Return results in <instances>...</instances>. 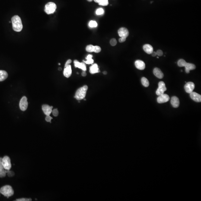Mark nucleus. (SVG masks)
<instances>
[{
    "instance_id": "nucleus-3",
    "label": "nucleus",
    "mask_w": 201,
    "mask_h": 201,
    "mask_svg": "<svg viewBox=\"0 0 201 201\" xmlns=\"http://www.w3.org/2000/svg\"><path fill=\"white\" fill-rule=\"evenodd\" d=\"M0 193L7 198L12 196L14 194V191L12 188L9 185H6L1 187L0 189Z\"/></svg>"
},
{
    "instance_id": "nucleus-17",
    "label": "nucleus",
    "mask_w": 201,
    "mask_h": 201,
    "mask_svg": "<svg viewBox=\"0 0 201 201\" xmlns=\"http://www.w3.org/2000/svg\"><path fill=\"white\" fill-rule=\"evenodd\" d=\"M171 104L173 107L178 108L180 105V101L179 98L176 96L172 97L171 101Z\"/></svg>"
},
{
    "instance_id": "nucleus-19",
    "label": "nucleus",
    "mask_w": 201,
    "mask_h": 201,
    "mask_svg": "<svg viewBox=\"0 0 201 201\" xmlns=\"http://www.w3.org/2000/svg\"><path fill=\"white\" fill-rule=\"evenodd\" d=\"M143 49L144 51L148 54H151L153 51L152 46L149 44H146L143 46Z\"/></svg>"
},
{
    "instance_id": "nucleus-40",
    "label": "nucleus",
    "mask_w": 201,
    "mask_h": 201,
    "mask_svg": "<svg viewBox=\"0 0 201 201\" xmlns=\"http://www.w3.org/2000/svg\"><path fill=\"white\" fill-rule=\"evenodd\" d=\"M82 76H86V73L85 72V71H83V72H82Z\"/></svg>"
},
{
    "instance_id": "nucleus-22",
    "label": "nucleus",
    "mask_w": 201,
    "mask_h": 201,
    "mask_svg": "<svg viewBox=\"0 0 201 201\" xmlns=\"http://www.w3.org/2000/svg\"><path fill=\"white\" fill-rule=\"evenodd\" d=\"M7 77L8 74L6 71L0 70V82L5 80Z\"/></svg>"
},
{
    "instance_id": "nucleus-10",
    "label": "nucleus",
    "mask_w": 201,
    "mask_h": 201,
    "mask_svg": "<svg viewBox=\"0 0 201 201\" xmlns=\"http://www.w3.org/2000/svg\"><path fill=\"white\" fill-rule=\"evenodd\" d=\"M170 98L169 95L166 94H163L159 95L157 98V102L160 104L165 103L167 102L170 100Z\"/></svg>"
},
{
    "instance_id": "nucleus-27",
    "label": "nucleus",
    "mask_w": 201,
    "mask_h": 201,
    "mask_svg": "<svg viewBox=\"0 0 201 201\" xmlns=\"http://www.w3.org/2000/svg\"><path fill=\"white\" fill-rule=\"evenodd\" d=\"M98 24L97 22L94 20H91L89 23V26L91 28H94L97 26Z\"/></svg>"
},
{
    "instance_id": "nucleus-21",
    "label": "nucleus",
    "mask_w": 201,
    "mask_h": 201,
    "mask_svg": "<svg viewBox=\"0 0 201 201\" xmlns=\"http://www.w3.org/2000/svg\"><path fill=\"white\" fill-rule=\"evenodd\" d=\"M2 158H0V178H3L6 176L5 169L4 168L2 164Z\"/></svg>"
},
{
    "instance_id": "nucleus-14",
    "label": "nucleus",
    "mask_w": 201,
    "mask_h": 201,
    "mask_svg": "<svg viewBox=\"0 0 201 201\" xmlns=\"http://www.w3.org/2000/svg\"><path fill=\"white\" fill-rule=\"evenodd\" d=\"M74 65L75 67H78L81 69L83 71L85 72L86 70V67L85 64L84 63H80L77 60H74Z\"/></svg>"
},
{
    "instance_id": "nucleus-42",
    "label": "nucleus",
    "mask_w": 201,
    "mask_h": 201,
    "mask_svg": "<svg viewBox=\"0 0 201 201\" xmlns=\"http://www.w3.org/2000/svg\"><path fill=\"white\" fill-rule=\"evenodd\" d=\"M103 74H104V75H106L107 74V72L104 71V72H103Z\"/></svg>"
},
{
    "instance_id": "nucleus-6",
    "label": "nucleus",
    "mask_w": 201,
    "mask_h": 201,
    "mask_svg": "<svg viewBox=\"0 0 201 201\" xmlns=\"http://www.w3.org/2000/svg\"><path fill=\"white\" fill-rule=\"evenodd\" d=\"M167 90V88L165 83L163 81H160L158 83V88L156 91V94L158 96L163 94Z\"/></svg>"
},
{
    "instance_id": "nucleus-30",
    "label": "nucleus",
    "mask_w": 201,
    "mask_h": 201,
    "mask_svg": "<svg viewBox=\"0 0 201 201\" xmlns=\"http://www.w3.org/2000/svg\"><path fill=\"white\" fill-rule=\"evenodd\" d=\"M6 173H7V176L9 177H12L14 176V172L12 171H10V170H5Z\"/></svg>"
},
{
    "instance_id": "nucleus-35",
    "label": "nucleus",
    "mask_w": 201,
    "mask_h": 201,
    "mask_svg": "<svg viewBox=\"0 0 201 201\" xmlns=\"http://www.w3.org/2000/svg\"><path fill=\"white\" fill-rule=\"evenodd\" d=\"M157 55L159 56H161L163 55V52L161 50H159L157 51Z\"/></svg>"
},
{
    "instance_id": "nucleus-33",
    "label": "nucleus",
    "mask_w": 201,
    "mask_h": 201,
    "mask_svg": "<svg viewBox=\"0 0 201 201\" xmlns=\"http://www.w3.org/2000/svg\"><path fill=\"white\" fill-rule=\"evenodd\" d=\"M52 113L54 116L57 117L59 115V111L57 109H55L52 110Z\"/></svg>"
},
{
    "instance_id": "nucleus-31",
    "label": "nucleus",
    "mask_w": 201,
    "mask_h": 201,
    "mask_svg": "<svg viewBox=\"0 0 201 201\" xmlns=\"http://www.w3.org/2000/svg\"><path fill=\"white\" fill-rule=\"evenodd\" d=\"M110 44L111 45L113 46H114L116 45L117 44L116 40L115 38H112L110 41Z\"/></svg>"
},
{
    "instance_id": "nucleus-15",
    "label": "nucleus",
    "mask_w": 201,
    "mask_h": 201,
    "mask_svg": "<svg viewBox=\"0 0 201 201\" xmlns=\"http://www.w3.org/2000/svg\"><path fill=\"white\" fill-rule=\"evenodd\" d=\"M136 67L140 70H143L145 68V64L143 61L137 60L135 62Z\"/></svg>"
},
{
    "instance_id": "nucleus-41",
    "label": "nucleus",
    "mask_w": 201,
    "mask_h": 201,
    "mask_svg": "<svg viewBox=\"0 0 201 201\" xmlns=\"http://www.w3.org/2000/svg\"><path fill=\"white\" fill-rule=\"evenodd\" d=\"M94 0V1L95 2L98 3L101 0Z\"/></svg>"
},
{
    "instance_id": "nucleus-18",
    "label": "nucleus",
    "mask_w": 201,
    "mask_h": 201,
    "mask_svg": "<svg viewBox=\"0 0 201 201\" xmlns=\"http://www.w3.org/2000/svg\"><path fill=\"white\" fill-rule=\"evenodd\" d=\"M184 67H185V71L187 73H189L190 70H193L196 68L195 64L191 63H187Z\"/></svg>"
},
{
    "instance_id": "nucleus-36",
    "label": "nucleus",
    "mask_w": 201,
    "mask_h": 201,
    "mask_svg": "<svg viewBox=\"0 0 201 201\" xmlns=\"http://www.w3.org/2000/svg\"><path fill=\"white\" fill-rule=\"evenodd\" d=\"M32 200L30 199L22 198L20 199H16V201H31Z\"/></svg>"
},
{
    "instance_id": "nucleus-4",
    "label": "nucleus",
    "mask_w": 201,
    "mask_h": 201,
    "mask_svg": "<svg viewBox=\"0 0 201 201\" xmlns=\"http://www.w3.org/2000/svg\"><path fill=\"white\" fill-rule=\"evenodd\" d=\"M57 8V6L55 3L53 2H49L45 4L44 11L47 14H51L55 12Z\"/></svg>"
},
{
    "instance_id": "nucleus-7",
    "label": "nucleus",
    "mask_w": 201,
    "mask_h": 201,
    "mask_svg": "<svg viewBox=\"0 0 201 201\" xmlns=\"http://www.w3.org/2000/svg\"><path fill=\"white\" fill-rule=\"evenodd\" d=\"M28 106V102L27 98L26 97L24 96L23 97L19 102V107L21 110L25 111L27 109Z\"/></svg>"
},
{
    "instance_id": "nucleus-26",
    "label": "nucleus",
    "mask_w": 201,
    "mask_h": 201,
    "mask_svg": "<svg viewBox=\"0 0 201 201\" xmlns=\"http://www.w3.org/2000/svg\"><path fill=\"white\" fill-rule=\"evenodd\" d=\"M94 46L92 45H89L86 46V50L87 52H94Z\"/></svg>"
},
{
    "instance_id": "nucleus-1",
    "label": "nucleus",
    "mask_w": 201,
    "mask_h": 201,
    "mask_svg": "<svg viewBox=\"0 0 201 201\" xmlns=\"http://www.w3.org/2000/svg\"><path fill=\"white\" fill-rule=\"evenodd\" d=\"M13 29L15 31L20 32L22 29L23 25L20 17L18 15H15L11 19Z\"/></svg>"
},
{
    "instance_id": "nucleus-8",
    "label": "nucleus",
    "mask_w": 201,
    "mask_h": 201,
    "mask_svg": "<svg viewBox=\"0 0 201 201\" xmlns=\"http://www.w3.org/2000/svg\"><path fill=\"white\" fill-rule=\"evenodd\" d=\"M195 88V85L193 82H188L184 86L185 91L187 93L190 94L193 92Z\"/></svg>"
},
{
    "instance_id": "nucleus-34",
    "label": "nucleus",
    "mask_w": 201,
    "mask_h": 201,
    "mask_svg": "<svg viewBox=\"0 0 201 201\" xmlns=\"http://www.w3.org/2000/svg\"><path fill=\"white\" fill-rule=\"evenodd\" d=\"M52 119H53V118L51 117L50 116H47L45 117V119L46 121H47V122L51 123V120Z\"/></svg>"
},
{
    "instance_id": "nucleus-9",
    "label": "nucleus",
    "mask_w": 201,
    "mask_h": 201,
    "mask_svg": "<svg viewBox=\"0 0 201 201\" xmlns=\"http://www.w3.org/2000/svg\"><path fill=\"white\" fill-rule=\"evenodd\" d=\"M118 34L120 37L126 38L129 35V32L126 28L124 27L121 28L118 30Z\"/></svg>"
},
{
    "instance_id": "nucleus-38",
    "label": "nucleus",
    "mask_w": 201,
    "mask_h": 201,
    "mask_svg": "<svg viewBox=\"0 0 201 201\" xmlns=\"http://www.w3.org/2000/svg\"><path fill=\"white\" fill-rule=\"evenodd\" d=\"M126 40V38H125L121 37L119 39V41L120 42H125Z\"/></svg>"
},
{
    "instance_id": "nucleus-43",
    "label": "nucleus",
    "mask_w": 201,
    "mask_h": 201,
    "mask_svg": "<svg viewBox=\"0 0 201 201\" xmlns=\"http://www.w3.org/2000/svg\"><path fill=\"white\" fill-rule=\"evenodd\" d=\"M88 1H89V2H91V1H92L93 0H87Z\"/></svg>"
},
{
    "instance_id": "nucleus-2",
    "label": "nucleus",
    "mask_w": 201,
    "mask_h": 201,
    "mask_svg": "<svg viewBox=\"0 0 201 201\" xmlns=\"http://www.w3.org/2000/svg\"><path fill=\"white\" fill-rule=\"evenodd\" d=\"M88 89V87L87 85H84L79 88L76 92L75 98L79 101L84 99L86 95Z\"/></svg>"
},
{
    "instance_id": "nucleus-13",
    "label": "nucleus",
    "mask_w": 201,
    "mask_h": 201,
    "mask_svg": "<svg viewBox=\"0 0 201 201\" xmlns=\"http://www.w3.org/2000/svg\"><path fill=\"white\" fill-rule=\"evenodd\" d=\"M72 68L70 65H69L66 67H64L63 71V75L66 78H69L72 74Z\"/></svg>"
},
{
    "instance_id": "nucleus-39",
    "label": "nucleus",
    "mask_w": 201,
    "mask_h": 201,
    "mask_svg": "<svg viewBox=\"0 0 201 201\" xmlns=\"http://www.w3.org/2000/svg\"><path fill=\"white\" fill-rule=\"evenodd\" d=\"M151 54H152V56L153 57L156 56L157 55V53H156V52H155V51H153Z\"/></svg>"
},
{
    "instance_id": "nucleus-29",
    "label": "nucleus",
    "mask_w": 201,
    "mask_h": 201,
    "mask_svg": "<svg viewBox=\"0 0 201 201\" xmlns=\"http://www.w3.org/2000/svg\"><path fill=\"white\" fill-rule=\"evenodd\" d=\"M104 10L102 8H98L96 10V13L97 15H100L103 14L104 13Z\"/></svg>"
},
{
    "instance_id": "nucleus-25",
    "label": "nucleus",
    "mask_w": 201,
    "mask_h": 201,
    "mask_svg": "<svg viewBox=\"0 0 201 201\" xmlns=\"http://www.w3.org/2000/svg\"><path fill=\"white\" fill-rule=\"evenodd\" d=\"M187 63V62H186V61L183 59H180L178 61L177 64L178 66L180 67H184V66L186 65V64Z\"/></svg>"
},
{
    "instance_id": "nucleus-37",
    "label": "nucleus",
    "mask_w": 201,
    "mask_h": 201,
    "mask_svg": "<svg viewBox=\"0 0 201 201\" xmlns=\"http://www.w3.org/2000/svg\"><path fill=\"white\" fill-rule=\"evenodd\" d=\"M71 62H72V60H71L69 59L68 60H67V61L66 62V63H65L64 67H66L67 66L69 65L70 64Z\"/></svg>"
},
{
    "instance_id": "nucleus-12",
    "label": "nucleus",
    "mask_w": 201,
    "mask_h": 201,
    "mask_svg": "<svg viewBox=\"0 0 201 201\" xmlns=\"http://www.w3.org/2000/svg\"><path fill=\"white\" fill-rule=\"evenodd\" d=\"M190 97L195 101L196 102H201V95L196 92H193L190 93Z\"/></svg>"
},
{
    "instance_id": "nucleus-32",
    "label": "nucleus",
    "mask_w": 201,
    "mask_h": 201,
    "mask_svg": "<svg viewBox=\"0 0 201 201\" xmlns=\"http://www.w3.org/2000/svg\"><path fill=\"white\" fill-rule=\"evenodd\" d=\"M101 51V48L99 46H94V52L96 53H99Z\"/></svg>"
},
{
    "instance_id": "nucleus-16",
    "label": "nucleus",
    "mask_w": 201,
    "mask_h": 201,
    "mask_svg": "<svg viewBox=\"0 0 201 201\" xmlns=\"http://www.w3.org/2000/svg\"><path fill=\"white\" fill-rule=\"evenodd\" d=\"M153 73L155 76L160 79H161L164 77V75L163 73L160 69L157 67H155L154 69Z\"/></svg>"
},
{
    "instance_id": "nucleus-44",
    "label": "nucleus",
    "mask_w": 201,
    "mask_h": 201,
    "mask_svg": "<svg viewBox=\"0 0 201 201\" xmlns=\"http://www.w3.org/2000/svg\"><path fill=\"white\" fill-rule=\"evenodd\" d=\"M157 58H159V57H157Z\"/></svg>"
},
{
    "instance_id": "nucleus-11",
    "label": "nucleus",
    "mask_w": 201,
    "mask_h": 201,
    "mask_svg": "<svg viewBox=\"0 0 201 201\" xmlns=\"http://www.w3.org/2000/svg\"><path fill=\"white\" fill-rule=\"evenodd\" d=\"M53 108V106H50L48 105H43L42 106V111L46 116H50L52 113Z\"/></svg>"
},
{
    "instance_id": "nucleus-24",
    "label": "nucleus",
    "mask_w": 201,
    "mask_h": 201,
    "mask_svg": "<svg viewBox=\"0 0 201 201\" xmlns=\"http://www.w3.org/2000/svg\"><path fill=\"white\" fill-rule=\"evenodd\" d=\"M141 82L143 86L146 87H148L149 85V81L147 78L145 77H143L141 79Z\"/></svg>"
},
{
    "instance_id": "nucleus-20",
    "label": "nucleus",
    "mask_w": 201,
    "mask_h": 201,
    "mask_svg": "<svg viewBox=\"0 0 201 201\" xmlns=\"http://www.w3.org/2000/svg\"><path fill=\"white\" fill-rule=\"evenodd\" d=\"M89 72L91 74H94L95 73H98L100 72L98 65L97 64H93L90 67Z\"/></svg>"
},
{
    "instance_id": "nucleus-5",
    "label": "nucleus",
    "mask_w": 201,
    "mask_h": 201,
    "mask_svg": "<svg viewBox=\"0 0 201 201\" xmlns=\"http://www.w3.org/2000/svg\"><path fill=\"white\" fill-rule=\"evenodd\" d=\"M2 164L5 170H10L11 168L10 160L8 156H4L2 159Z\"/></svg>"
},
{
    "instance_id": "nucleus-23",
    "label": "nucleus",
    "mask_w": 201,
    "mask_h": 201,
    "mask_svg": "<svg viewBox=\"0 0 201 201\" xmlns=\"http://www.w3.org/2000/svg\"><path fill=\"white\" fill-rule=\"evenodd\" d=\"M93 56L91 54H89L86 57V61H83L86 64H92L94 63V60L92 59Z\"/></svg>"
},
{
    "instance_id": "nucleus-28",
    "label": "nucleus",
    "mask_w": 201,
    "mask_h": 201,
    "mask_svg": "<svg viewBox=\"0 0 201 201\" xmlns=\"http://www.w3.org/2000/svg\"><path fill=\"white\" fill-rule=\"evenodd\" d=\"M99 5L102 6H107L108 4V0H101L98 3Z\"/></svg>"
}]
</instances>
